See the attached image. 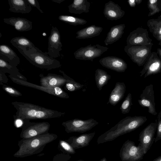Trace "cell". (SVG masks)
<instances>
[{
  "mask_svg": "<svg viewBox=\"0 0 161 161\" xmlns=\"http://www.w3.org/2000/svg\"><path fill=\"white\" fill-rule=\"evenodd\" d=\"M10 42L16 48L17 47L32 48L35 47L33 43L24 36H17L12 38Z\"/></svg>",
  "mask_w": 161,
  "mask_h": 161,
  "instance_id": "cell-31",
  "label": "cell"
},
{
  "mask_svg": "<svg viewBox=\"0 0 161 161\" xmlns=\"http://www.w3.org/2000/svg\"><path fill=\"white\" fill-rule=\"evenodd\" d=\"M58 137L56 134L48 132L29 138L22 139L19 141V149L13 156L22 158L39 153L47 144L57 139Z\"/></svg>",
  "mask_w": 161,
  "mask_h": 161,
  "instance_id": "cell-3",
  "label": "cell"
},
{
  "mask_svg": "<svg viewBox=\"0 0 161 161\" xmlns=\"http://www.w3.org/2000/svg\"><path fill=\"white\" fill-rule=\"evenodd\" d=\"M103 30V27L91 25L79 30L76 32V38L78 39H85L99 36Z\"/></svg>",
  "mask_w": 161,
  "mask_h": 161,
  "instance_id": "cell-24",
  "label": "cell"
},
{
  "mask_svg": "<svg viewBox=\"0 0 161 161\" xmlns=\"http://www.w3.org/2000/svg\"><path fill=\"white\" fill-rule=\"evenodd\" d=\"M139 105L143 107H147L150 114L156 115L157 114L155 108L154 92L152 84L146 86L138 100Z\"/></svg>",
  "mask_w": 161,
  "mask_h": 161,
  "instance_id": "cell-13",
  "label": "cell"
},
{
  "mask_svg": "<svg viewBox=\"0 0 161 161\" xmlns=\"http://www.w3.org/2000/svg\"><path fill=\"white\" fill-rule=\"evenodd\" d=\"M128 4L130 7H134L136 5V0H129L128 1Z\"/></svg>",
  "mask_w": 161,
  "mask_h": 161,
  "instance_id": "cell-41",
  "label": "cell"
},
{
  "mask_svg": "<svg viewBox=\"0 0 161 161\" xmlns=\"http://www.w3.org/2000/svg\"><path fill=\"white\" fill-rule=\"evenodd\" d=\"M59 72L62 74L63 76L67 80L64 87L65 90L73 92L80 90L83 87L84 85L83 84L75 81L74 79L68 76L63 71L60 70Z\"/></svg>",
  "mask_w": 161,
  "mask_h": 161,
  "instance_id": "cell-30",
  "label": "cell"
},
{
  "mask_svg": "<svg viewBox=\"0 0 161 161\" xmlns=\"http://www.w3.org/2000/svg\"><path fill=\"white\" fill-rule=\"evenodd\" d=\"M158 6L160 11L161 12V0H158Z\"/></svg>",
  "mask_w": 161,
  "mask_h": 161,
  "instance_id": "cell-43",
  "label": "cell"
},
{
  "mask_svg": "<svg viewBox=\"0 0 161 161\" xmlns=\"http://www.w3.org/2000/svg\"><path fill=\"white\" fill-rule=\"evenodd\" d=\"M111 76L105 70L97 69L95 71V79L96 85L99 90L101 91L102 88L107 84L110 79Z\"/></svg>",
  "mask_w": 161,
  "mask_h": 161,
  "instance_id": "cell-27",
  "label": "cell"
},
{
  "mask_svg": "<svg viewBox=\"0 0 161 161\" xmlns=\"http://www.w3.org/2000/svg\"><path fill=\"white\" fill-rule=\"evenodd\" d=\"M85 161L82 160H77V161Z\"/></svg>",
  "mask_w": 161,
  "mask_h": 161,
  "instance_id": "cell-50",
  "label": "cell"
},
{
  "mask_svg": "<svg viewBox=\"0 0 161 161\" xmlns=\"http://www.w3.org/2000/svg\"><path fill=\"white\" fill-rule=\"evenodd\" d=\"M12 104L16 109L14 119L25 120L45 119L61 117L65 114L57 110L50 109L31 103L15 101Z\"/></svg>",
  "mask_w": 161,
  "mask_h": 161,
  "instance_id": "cell-1",
  "label": "cell"
},
{
  "mask_svg": "<svg viewBox=\"0 0 161 161\" xmlns=\"http://www.w3.org/2000/svg\"><path fill=\"white\" fill-rule=\"evenodd\" d=\"M62 46L58 30L56 27L52 26L48 38L47 54L54 58L60 56V52L62 50Z\"/></svg>",
  "mask_w": 161,
  "mask_h": 161,
  "instance_id": "cell-14",
  "label": "cell"
},
{
  "mask_svg": "<svg viewBox=\"0 0 161 161\" xmlns=\"http://www.w3.org/2000/svg\"><path fill=\"white\" fill-rule=\"evenodd\" d=\"M157 132L156 137L154 138L155 143L161 140V119H157Z\"/></svg>",
  "mask_w": 161,
  "mask_h": 161,
  "instance_id": "cell-37",
  "label": "cell"
},
{
  "mask_svg": "<svg viewBox=\"0 0 161 161\" xmlns=\"http://www.w3.org/2000/svg\"><path fill=\"white\" fill-rule=\"evenodd\" d=\"M9 10L14 13L27 14L32 10L31 6L26 0H8Z\"/></svg>",
  "mask_w": 161,
  "mask_h": 161,
  "instance_id": "cell-25",
  "label": "cell"
},
{
  "mask_svg": "<svg viewBox=\"0 0 161 161\" xmlns=\"http://www.w3.org/2000/svg\"><path fill=\"white\" fill-rule=\"evenodd\" d=\"M125 27L124 24L116 25L112 27L104 41L106 45L111 44L121 38Z\"/></svg>",
  "mask_w": 161,
  "mask_h": 161,
  "instance_id": "cell-23",
  "label": "cell"
},
{
  "mask_svg": "<svg viewBox=\"0 0 161 161\" xmlns=\"http://www.w3.org/2000/svg\"><path fill=\"white\" fill-rule=\"evenodd\" d=\"M65 0H52V1L54 2L60 4Z\"/></svg>",
  "mask_w": 161,
  "mask_h": 161,
  "instance_id": "cell-44",
  "label": "cell"
},
{
  "mask_svg": "<svg viewBox=\"0 0 161 161\" xmlns=\"http://www.w3.org/2000/svg\"><path fill=\"white\" fill-rule=\"evenodd\" d=\"M90 6V3L87 0H74L68 6V10L70 13L76 14L88 13Z\"/></svg>",
  "mask_w": 161,
  "mask_h": 161,
  "instance_id": "cell-26",
  "label": "cell"
},
{
  "mask_svg": "<svg viewBox=\"0 0 161 161\" xmlns=\"http://www.w3.org/2000/svg\"><path fill=\"white\" fill-rule=\"evenodd\" d=\"M3 20L5 23L12 26L19 31H28L32 28V22L25 18L12 17L4 18Z\"/></svg>",
  "mask_w": 161,
  "mask_h": 161,
  "instance_id": "cell-19",
  "label": "cell"
},
{
  "mask_svg": "<svg viewBox=\"0 0 161 161\" xmlns=\"http://www.w3.org/2000/svg\"><path fill=\"white\" fill-rule=\"evenodd\" d=\"M0 69L3 72L8 73L13 77L17 78L21 74L16 66L11 65L9 63L0 58Z\"/></svg>",
  "mask_w": 161,
  "mask_h": 161,
  "instance_id": "cell-29",
  "label": "cell"
},
{
  "mask_svg": "<svg viewBox=\"0 0 161 161\" xmlns=\"http://www.w3.org/2000/svg\"><path fill=\"white\" fill-rule=\"evenodd\" d=\"M103 13L107 19L114 20L123 17L125 14V12L118 4L110 1L105 4Z\"/></svg>",
  "mask_w": 161,
  "mask_h": 161,
  "instance_id": "cell-18",
  "label": "cell"
},
{
  "mask_svg": "<svg viewBox=\"0 0 161 161\" xmlns=\"http://www.w3.org/2000/svg\"><path fill=\"white\" fill-rule=\"evenodd\" d=\"M108 48V47L98 44H90L79 48L74 54L76 59L93 61L94 58L101 56L103 53L107 51Z\"/></svg>",
  "mask_w": 161,
  "mask_h": 161,
  "instance_id": "cell-9",
  "label": "cell"
},
{
  "mask_svg": "<svg viewBox=\"0 0 161 161\" xmlns=\"http://www.w3.org/2000/svg\"><path fill=\"white\" fill-rule=\"evenodd\" d=\"M157 126L156 121L154 123L152 122L144 128L139 134V143L143 149L145 154L150 148L154 142Z\"/></svg>",
  "mask_w": 161,
  "mask_h": 161,
  "instance_id": "cell-12",
  "label": "cell"
},
{
  "mask_svg": "<svg viewBox=\"0 0 161 161\" xmlns=\"http://www.w3.org/2000/svg\"><path fill=\"white\" fill-rule=\"evenodd\" d=\"M103 67L118 72H124L127 68L125 61L120 58L114 56L103 57L99 60Z\"/></svg>",
  "mask_w": 161,
  "mask_h": 161,
  "instance_id": "cell-16",
  "label": "cell"
},
{
  "mask_svg": "<svg viewBox=\"0 0 161 161\" xmlns=\"http://www.w3.org/2000/svg\"><path fill=\"white\" fill-rule=\"evenodd\" d=\"M152 161H161V155L155 158Z\"/></svg>",
  "mask_w": 161,
  "mask_h": 161,
  "instance_id": "cell-46",
  "label": "cell"
},
{
  "mask_svg": "<svg viewBox=\"0 0 161 161\" xmlns=\"http://www.w3.org/2000/svg\"><path fill=\"white\" fill-rule=\"evenodd\" d=\"M70 158L71 156L69 154L63 153L55 156L53 161H68Z\"/></svg>",
  "mask_w": 161,
  "mask_h": 161,
  "instance_id": "cell-38",
  "label": "cell"
},
{
  "mask_svg": "<svg viewBox=\"0 0 161 161\" xmlns=\"http://www.w3.org/2000/svg\"><path fill=\"white\" fill-rule=\"evenodd\" d=\"M60 20L71 25H83L86 24L87 21L84 19L67 15H60L58 17Z\"/></svg>",
  "mask_w": 161,
  "mask_h": 161,
  "instance_id": "cell-32",
  "label": "cell"
},
{
  "mask_svg": "<svg viewBox=\"0 0 161 161\" xmlns=\"http://www.w3.org/2000/svg\"><path fill=\"white\" fill-rule=\"evenodd\" d=\"M157 53L159 55V57L161 60V49L158 48L157 50Z\"/></svg>",
  "mask_w": 161,
  "mask_h": 161,
  "instance_id": "cell-42",
  "label": "cell"
},
{
  "mask_svg": "<svg viewBox=\"0 0 161 161\" xmlns=\"http://www.w3.org/2000/svg\"><path fill=\"white\" fill-rule=\"evenodd\" d=\"M26 0L31 7L32 6L36 8L41 13H43V12L40 8L39 3L37 0Z\"/></svg>",
  "mask_w": 161,
  "mask_h": 161,
  "instance_id": "cell-39",
  "label": "cell"
},
{
  "mask_svg": "<svg viewBox=\"0 0 161 161\" xmlns=\"http://www.w3.org/2000/svg\"><path fill=\"white\" fill-rule=\"evenodd\" d=\"M161 110L160 111V112H159V113H158V114L157 116V119H161Z\"/></svg>",
  "mask_w": 161,
  "mask_h": 161,
  "instance_id": "cell-48",
  "label": "cell"
},
{
  "mask_svg": "<svg viewBox=\"0 0 161 161\" xmlns=\"http://www.w3.org/2000/svg\"><path fill=\"white\" fill-rule=\"evenodd\" d=\"M146 116H127L121 119L115 125L100 135L97 144L112 141L119 136L135 130L147 120Z\"/></svg>",
  "mask_w": 161,
  "mask_h": 161,
  "instance_id": "cell-2",
  "label": "cell"
},
{
  "mask_svg": "<svg viewBox=\"0 0 161 161\" xmlns=\"http://www.w3.org/2000/svg\"><path fill=\"white\" fill-rule=\"evenodd\" d=\"M152 41L147 30L139 27L130 33L126 39V44L127 45H147L151 44Z\"/></svg>",
  "mask_w": 161,
  "mask_h": 161,
  "instance_id": "cell-11",
  "label": "cell"
},
{
  "mask_svg": "<svg viewBox=\"0 0 161 161\" xmlns=\"http://www.w3.org/2000/svg\"><path fill=\"white\" fill-rule=\"evenodd\" d=\"M156 39L159 42L158 45L161 46V35L158 37Z\"/></svg>",
  "mask_w": 161,
  "mask_h": 161,
  "instance_id": "cell-45",
  "label": "cell"
},
{
  "mask_svg": "<svg viewBox=\"0 0 161 161\" xmlns=\"http://www.w3.org/2000/svg\"><path fill=\"white\" fill-rule=\"evenodd\" d=\"M158 0H149L147 1V6L149 10L148 16L154 15L157 13L160 12L158 6Z\"/></svg>",
  "mask_w": 161,
  "mask_h": 161,
  "instance_id": "cell-35",
  "label": "cell"
},
{
  "mask_svg": "<svg viewBox=\"0 0 161 161\" xmlns=\"http://www.w3.org/2000/svg\"><path fill=\"white\" fill-rule=\"evenodd\" d=\"M0 58L16 67L20 63V58L16 53L6 44L0 45Z\"/></svg>",
  "mask_w": 161,
  "mask_h": 161,
  "instance_id": "cell-21",
  "label": "cell"
},
{
  "mask_svg": "<svg viewBox=\"0 0 161 161\" xmlns=\"http://www.w3.org/2000/svg\"><path fill=\"white\" fill-rule=\"evenodd\" d=\"M142 1V0H136V5H138L139 4H140Z\"/></svg>",
  "mask_w": 161,
  "mask_h": 161,
  "instance_id": "cell-47",
  "label": "cell"
},
{
  "mask_svg": "<svg viewBox=\"0 0 161 161\" xmlns=\"http://www.w3.org/2000/svg\"><path fill=\"white\" fill-rule=\"evenodd\" d=\"M132 105L131 94L129 93L121 104L120 109L121 113L124 114L129 113Z\"/></svg>",
  "mask_w": 161,
  "mask_h": 161,
  "instance_id": "cell-34",
  "label": "cell"
},
{
  "mask_svg": "<svg viewBox=\"0 0 161 161\" xmlns=\"http://www.w3.org/2000/svg\"><path fill=\"white\" fill-rule=\"evenodd\" d=\"M39 76L41 86L44 87H61L65 85L67 81L63 76L54 74L49 73L45 76L40 74Z\"/></svg>",
  "mask_w": 161,
  "mask_h": 161,
  "instance_id": "cell-17",
  "label": "cell"
},
{
  "mask_svg": "<svg viewBox=\"0 0 161 161\" xmlns=\"http://www.w3.org/2000/svg\"><path fill=\"white\" fill-rule=\"evenodd\" d=\"M144 154L140 143L136 146L133 142L129 140L123 143L119 153L122 161H140L143 159Z\"/></svg>",
  "mask_w": 161,
  "mask_h": 161,
  "instance_id": "cell-7",
  "label": "cell"
},
{
  "mask_svg": "<svg viewBox=\"0 0 161 161\" xmlns=\"http://www.w3.org/2000/svg\"><path fill=\"white\" fill-rule=\"evenodd\" d=\"M150 31L156 39L161 35V15L157 19L148 20L147 23Z\"/></svg>",
  "mask_w": 161,
  "mask_h": 161,
  "instance_id": "cell-28",
  "label": "cell"
},
{
  "mask_svg": "<svg viewBox=\"0 0 161 161\" xmlns=\"http://www.w3.org/2000/svg\"><path fill=\"white\" fill-rule=\"evenodd\" d=\"M8 76L14 83L22 86L34 88L55 96L64 99H68L69 96L60 87H49L34 84L27 81H24L9 75Z\"/></svg>",
  "mask_w": 161,
  "mask_h": 161,
  "instance_id": "cell-10",
  "label": "cell"
},
{
  "mask_svg": "<svg viewBox=\"0 0 161 161\" xmlns=\"http://www.w3.org/2000/svg\"><path fill=\"white\" fill-rule=\"evenodd\" d=\"M125 91L126 86L125 83L117 82L110 94L107 103H110L114 106L116 105L123 99Z\"/></svg>",
  "mask_w": 161,
  "mask_h": 161,
  "instance_id": "cell-22",
  "label": "cell"
},
{
  "mask_svg": "<svg viewBox=\"0 0 161 161\" xmlns=\"http://www.w3.org/2000/svg\"><path fill=\"white\" fill-rule=\"evenodd\" d=\"M58 147L60 150L64 153L74 154L76 153L75 149L67 142L66 140H59Z\"/></svg>",
  "mask_w": 161,
  "mask_h": 161,
  "instance_id": "cell-33",
  "label": "cell"
},
{
  "mask_svg": "<svg viewBox=\"0 0 161 161\" xmlns=\"http://www.w3.org/2000/svg\"><path fill=\"white\" fill-rule=\"evenodd\" d=\"M95 133L94 132L83 134L78 136H72L66 140L75 149L80 148L89 145Z\"/></svg>",
  "mask_w": 161,
  "mask_h": 161,
  "instance_id": "cell-20",
  "label": "cell"
},
{
  "mask_svg": "<svg viewBox=\"0 0 161 161\" xmlns=\"http://www.w3.org/2000/svg\"><path fill=\"white\" fill-rule=\"evenodd\" d=\"M19 52L31 64L38 68L50 70L58 68L61 64L58 60L43 52L35 46L32 48L17 47Z\"/></svg>",
  "mask_w": 161,
  "mask_h": 161,
  "instance_id": "cell-4",
  "label": "cell"
},
{
  "mask_svg": "<svg viewBox=\"0 0 161 161\" xmlns=\"http://www.w3.org/2000/svg\"><path fill=\"white\" fill-rule=\"evenodd\" d=\"M3 89L10 95L14 97H18L22 96V93L13 87L3 83L0 84Z\"/></svg>",
  "mask_w": 161,
  "mask_h": 161,
  "instance_id": "cell-36",
  "label": "cell"
},
{
  "mask_svg": "<svg viewBox=\"0 0 161 161\" xmlns=\"http://www.w3.org/2000/svg\"><path fill=\"white\" fill-rule=\"evenodd\" d=\"M98 123L93 119L83 120L77 118L63 122L62 125L67 133H84L90 130Z\"/></svg>",
  "mask_w": 161,
  "mask_h": 161,
  "instance_id": "cell-8",
  "label": "cell"
},
{
  "mask_svg": "<svg viewBox=\"0 0 161 161\" xmlns=\"http://www.w3.org/2000/svg\"><path fill=\"white\" fill-rule=\"evenodd\" d=\"M29 120H25L20 135L22 139L34 137L48 132L50 125L47 122H31Z\"/></svg>",
  "mask_w": 161,
  "mask_h": 161,
  "instance_id": "cell-6",
  "label": "cell"
},
{
  "mask_svg": "<svg viewBox=\"0 0 161 161\" xmlns=\"http://www.w3.org/2000/svg\"><path fill=\"white\" fill-rule=\"evenodd\" d=\"M153 43L147 45H126L124 51L138 66L144 65L152 53Z\"/></svg>",
  "mask_w": 161,
  "mask_h": 161,
  "instance_id": "cell-5",
  "label": "cell"
},
{
  "mask_svg": "<svg viewBox=\"0 0 161 161\" xmlns=\"http://www.w3.org/2000/svg\"><path fill=\"white\" fill-rule=\"evenodd\" d=\"M98 161H107V160L105 158H103Z\"/></svg>",
  "mask_w": 161,
  "mask_h": 161,
  "instance_id": "cell-49",
  "label": "cell"
},
{
  "mask_svg": "<svg viewBox=\"0 0 161 161\" xmlns=\"http://www.w3.org/2000/svg\"><path fill=\"white\" fill-rule=\"evenodd\" d=\"M8 82V78L5 73L0 69V84L7 83Z\"/></svg>",
  "mask_w": 161,
  "mask_h": 161,
  "instance_id": "cell-40",
  "label": "cell"
},
{
  "mask_svg": "<svg viewBox=\"0 0 161 161\" xmlns=\"http://www.w3.org/2000/svg\"><path fill=\"white\" fill-rule=\"evenodd\" d=\"M161 72V60L157 53L152 52L149 57L144 65L143 68L140 72V76L144 75V78Z\"/></svg>",
  "mask_w": 161,
  "mask_h": 161,
  "instance_id": "cell-15",
  "label": "cell"
}]
</instances>
